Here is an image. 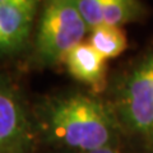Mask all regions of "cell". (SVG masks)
I'll use <instances>...</instances> for the list:
<instances>
[{"label": "cell", "mask_w": 153, "mask_h": 153, "mask_svg": "<svg viewBox=\"0 0 153 153\" xmlns=\"http://www.w3.org/2000/svg\"><path fill=\"white\" fill-rule=\"evenodd\" d=\"M37 116L46 139L66 152L119 147L124 134L107 100L78 91L47 98Z\"/></svg>", "instance_id": "cell-1"}, {"label": "cell", "mask_w": 153, "mask_h": 153, "mask_svg": "<svg viewBox=\"0 0 153 153\" xmlns=\"http://www.w3.org/2000/svg\"><path fill=\"white\" fill-rule=\"evenodd\" d=\"M107 101L123 131L148 147L153 137V47L119 75Z\"/></svg>", "instance_id": "cell-2"}, {"label": "cell", "mask_w": 153, "mask_h": 153, "mask_svg": "<svg viewBox=\"0 0 153 153\" xmlns=\"http://www.w3.org/2000/svg\"><path fill=\"white\" fill-rule=\"evenodd\" d=\"M88 32L75 0H44L35 37V60L42 66L61 63Z\"/></svg>", "instance_id": "cell-3"}, {"label": "cell", "mask_w": 153, "mask_h": 153, "mask_svg": "<svg viewBox=\"0 0 153 153\" xmlns=\"http://www.w3.org/2000/svg\"><path fill=\"white\" fill-rule=\"evenodd\" d=\"M32 126L21 98L4 79H0V151L31 153Z\"/></svg>", "instance_id": "cell-4"}, {"label": "cell", "mask_w": 153, "mask_h": 153, "mask_svg": "<svg viewBox=\"0 0 153 153\" xmlns=\"http://www.w3.org/2000/svg\"><path fill=\"white\" fill-rule=\"evenodd\" d=\"M75 4L89 31L100 26L121 27L147 16L140 0H75Z\"/></svg>", "instance_id": "cell-5"}, {"label": "cell", "mask_w": 153, "mask_h": 153, "mask_svg": "<svg viewBox=\"0 0 153 153\" xmlns=\"http://www.w3.org/2000/svg\"><path fill=\"white\" fill-rule=\"evenodd\" d=\"M40 1L0 3V55L18 52L31 35Z\"/></svg>", "instance_id": "cell-6"}, {"label": "cell", "mask_w": 153, "mask_h": 153, "mask_svg": "<svg viewBox=\"0 0 153 153\" xmlns=\"http://www.w3.org/2000/svg\"><path fill=\"white\" fill-rule=\"evenodd\" d=\"M64 63L68 73L75 80L101 92L106 85V59L88 42H82L66 54Z\"/></svg>", "instance_id": "cell-7"}, {"label": "cell", "mask_w": 153, "mask_h": 153, "mask_svg": "<svg viewBox=\"0 0 153 153\" xmlns=\"http://www.w3.org/2000/svg\"><path fill=\"white\" fill-rule=\"evenodd\" d=\"M88 44L107 60L121 55L128 47V40L121 27L100 26L89 31Z\"/></svg>", "instance_id": "cell-8"}, {"label": "cell", "mask_w": 153, "mask_h": 153, "mask_svg": "<svg viewBox=\"0 0 153 153\" xmlns=\"http://www.w3.org/2000/svg\"><path fill=\"white\" fill-rule=\"evenodd\" d=\"M87 153H123L119 147H105V148H100L92 152H87Z\"/></svg>", "instance_id": "cell-9"}, {"label": "cell", "mask_w": 153, "mask_h": 153, "mask_svg": "<svg viewBox=\"0 0 153 153\" xmlns=\"http://www.w3.org/2000/svg\"><path fill=\"white\" fill-rule=\"evenodd\" d=\"M28 1H40V0H0V3H28Z\"/></svg>", "instance_id": "cell-10"}, {"label": "cell", "mask_w": 153, "mask_h": 153, "mask_svg": "<svg viewBox=\"0 0 153 153\" xmlns=\"http://www.w3.org/2000/svg\"><path fill=\"white\" fill-rule=\"evenodd\" d=\"M148 149H149L152 153H153V137H152V139H151V142H149V144H148Z\"/></svg>", "instance_id": "cell-11"}, {"label": "cell", "mask_w": 153, "mask_h": 153, "mask_svg": "<svg viewBox=\"0 0 153 153\" xmlns=\"http://www.w3.org/2000/svg\"><path fill=\"white\" fill-rule=\"evenodd\" d=\"M65 153H74V152H65Z\"/></svg>", "instance_id": "cell-12"}, {"label": "cell", "mask_w": 153, "mask_h": 153, "mask_svg": "<svg viewBox=\"0 0 153 153\" xmlns=\"http://www.w3.org/2000/svg\"><path fill=\"white\" fill-rule=\"evenodd\" d=\"M0 153H3V152H1V151H0Z\"/></svg>", "instance_id": "cell-13"}]
</instances>
